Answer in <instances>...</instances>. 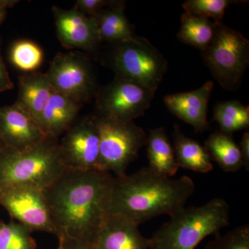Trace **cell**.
Instances as JSON below:
<instances>
[{
  "instance_id": "6da1fadb",
  "label": "cell",
  "mask_w": 249,
  "mask_h": 249,
  "mask_svg": "<svg viewBox=\"0 0 249 249\" xmlns=\"http://www.w3.org/2000/svg\"><path fill=\"white\" fill-rule=\"evenodd\" d=\"M113 178L98 170L67 169L44 190L59 240L93 246L108 215Z\"/></svg>"
},
{
  "instance_id": "7a4b0ae2",
  "label": "cell",
  "mask_w": 249,
  "mask_h": 249,
  "mask_svg": "<svg viewBox=\"0 0 249 249\" xmlns=\"http://www.w3.org/2000/svg\"><path fill=\"white\" fill-rule=\"evenodd\" d=\"M193 179L173 178L149 167L131 175L113 178L108 214H116L140 225L157 216L171 215L186 206L196 191Z\"/></svg>"
},
{
  "instance_id": "3957f363",
  "label": "cell",
  "mask_w": 249,
  "mask_h": 249,
  "mask_svg": "<svg viewBox=\"0 0 249 249\" xmlns=\"http://www.w3.org/2000/svg\"><path fill=\"white\" fill-rule=\"evenodd\" d=\"M150 238V249H195L230 223V207L222 198L178 210Z\"/></svg>"
},
{
  "instance_id": "277c9868",
  "label": "cell",
  "mask_w": 249,
  "mask_h": 249,
  "mask_svg": "<svg viewBox=\"0 0 249 249\" xmlns=\"http://www.w3.org/2000/svg\"><path fill=\"white\" fill-rule=\"evenodd\" d=\"M67 169L60 142L53 137L22 151L0 150V188L31 185L44 191Z\"/></svg>"
},
{
  "instance_id": "5b68a950",
  "label": "cell",
  "mask_w": 249,
  "mask_h": 249,
  "mask_svg": "<svg viewBox=\"0 0 249 249\" xmlns=\"http://www.w3.org/2000/svg\"><path fill=\"white\" fill-rule=\"evenodd\" d=\"M109 45L103 64L114 72L115 77L157 91L168 67L158 49L145 37L137 36Z\"/></svg>"
},
{
  "instance_id": "8992f818",
  "label": "cell",
  "mask_w": 249,
  "mask_h": 249,
  "mask_svg": "<svg viewBox=\"0 0 249 249\" xmlns=\"http://www.w3.org/2000/svg\"><path fill=\"white\" fill-rule=\"evenodd\" d=\"M100 134L97 170L115 178L126 175L127 167L146 145L145 131L133 122H121L93 116Z\"/></svg>"
},
{
  "instance_id": "52a82bcc",
  "label": "cell",
  "mask_w": 249,
  "mask_h": 249,
  "mask_svg": "<svg viewBox=\"0 0 249 249\" xmlns=\"http://www.w3.org/2000/svg\"><path fill=\"white\" fill-rule=\"evenodd\" d=\"M213 39L204 50L203 60L224 89L235 91L242 84L249 64V41L239 31L216 23Z\"/></svg>"
},
{
  "instance_id": "ba28073f",
  "label": "cell",
  "mask_w": 249,
  "mask_h": 249,
  "mask_svg": "<svg viewBox=\"0 0 249 249\" xmlns=\"http://www.w3.org/2000/svg\"><path fill=\"white\" fill-rule=\"evenodd\" d=\"M46 74L56 92L82 106L97 92L94 69L89 57L81 52L56 54Z\"/></svg>"
},
{
  "instance_id": "9c48e42d",
  "label": "cell",
  "mask_w": 249,
  "mask_h": 249,
  "mask_svg": "<svg viewBox=\"0 0 249 249\" xmlns=\"http://www.w3.org/2000/svg\"><path fill=\"white\" fill-rule=\"evenodd\" d=\"M155 92L134 82L115 77L98 89L95 96L97 116L121 122H133L150 107Z\"/></svg>"
},
{
  "instance_id": "30bf717a",
  "label": "cell",
  "mask_w": 249,
  "mask_h": 249,
  "mask_svg": "<svg viewBox=\"0 0 249 249\" xmlns=\"http://www.w3.org/2000/svg\"><path fill=\"white\" fill-rule=\"evenodd\" d=\"M0 206L32 231L55 235L43 190L31 185L0 188Z\"/></svg>"
},
{
  "instance_id": "8fae6325",
  "label": "cell",
  "mask_w": 249,
  "mask_h": 249,
  "mask_svg": "<svg viewBox=\"0 0 249 249\" xmlns=\"http://www.w3.org/2000/svg\"><path fill=\"white\" fill-rule=\"evenodd\" d=\"M60 145L68 169L97 170L100 134L93 116L72 124L65 132Z\"/></svg>"
},
{
  "instance_id": "7c38bea8",
  "label": "cell",
  "mask_w": 249,
  "mask_h": 249,
  "mask_svg": "<svg viewBox=\"0 0 249 249\" xmlns=\"http://www.w3.org/2000/svg\"><path fill=\"white\" fill-rule=\"evenodd\" d=\"M57 37L67 49L86 52L97 50L101 42L94 18L88 17L74 9L65 10L52 6Z\"/></svg>"
},
{
  "instance_id": "4fadbf2b",
  "label": "cell",
  "mask_w": 249,
  "mask_h": 249,
  "mask_svg": "<svg viewBox=\"0 0 249 249\" xmlns=\"http://www.w3.org/2000/svg\"><path fill=\"white\" fill-rule=\"evenodd\" d=\"M0 134L5 146L18 151L36 146L47 137L16 103L0 107Z\"/></svg>"
},
{
  "instance_id": "5bb4252c",
  "label": "cell",
  "mask_w": 249,
  "mask_h": 249,
  "mask_svg": "<svg viewBox=\"0 0 249 249\" xmlns=\"http://www.w3.org/2000/svg\"><path fill=\"white\" fill-rule=\"evenodd\" d=\"M213 87V83L209 81L194 91L168 95L164 98L165 106L174 115L193 127L196 132H204L209 129L208 107Z\"/></svg>"
},
{
  "instance_id": "9a60e30c",
  "label": "cell",
  "mask_w": 249,
  "mask_h": 249,
  "mask_svg": "<svg viewBox=\"0 0 249 249\" xmlns=\"http://www.w3.org/2000/svg\"><path fill=\"white\" fill-rule=\"evenodd\" d=\"M139 225L116 214H108L92 246L94 249H149L150 238L144 237Z\"/></svg>"
},
{
  "instance_id": "2e32d148",
  "label": "cell",
  "mask_w": 249,
  "mask_h": 249,
  "mask_svg": "<svg viewBox=\"0 0 249 249\" xmlns=\"http://www.w3.org/2000/svg\"><path fill=\"white\" fill-rule=\"evenodd\" d=\"M55 92L46 73L30 72L18 78V99L15 103L39 126L42 112Z\"/></svg>"
},
{
  "instance_id": "e0dca14e",
  "label": "cell",
  "mask_w": 249,
  "mask_h": 249,
  "mask_svg": "<svg viewBox=\"0 0 249 249\" xmlns=\"http://www.w3.org/2000/svg\"><path fill=\"white\" fill-rule=\"evenodd\" d=\"M83 106L65 95H52L42 112L39 127L47 137L58 138L73 124Z\"/></svg>"
},
{
  "instance_id": "ac0fdd59",
  "label": "cell",
  "mask_w": 249,
  "mask_h": 249,
  "mask_svg": "<svg viewBox=\"0 0 249 249\" xmlns=\"http://www.w3.org/2000/svg\"><path fill=\"white\" fill-rule=\"evenodd\" d=\"M101 42L118 43L135 36L134 26L124 13V1H115L94 17Z\"/></svg>"
},
{
  "instance_id": "d6986e66",
  "label": "cell",
  "mask_w": 249,
  "mask_h": 249,
  "mask_svg": "<svg viewBox=\"0 0 249 249\" xmlns=\"http://www.w3.org/2000/svg\"><path fill=\"white\" fill-rule=\"evenodd\" d=\"M173 142L178 168L199 173H208L213 169L211 156L206 147L184 135L178 124L174 126Z\"/></svg>"
},
{
  "instance_id": "ffe728a7",
  "label": "cell",
  "mask_w": 249,
  "mask_h": 249,
  "mask_svg": "<svg viewBox=\"0 0 249 249\" xmlns=\"http://www.w3.org/2000/svg\"><path fill=\"white\" fill-rule=\"evenodd\" d=\"M146 145L150 169L168 178L176 175L178 167L164 127L150 129Z\"/></svg>"
},
{
  "instance_id": "44dd1931",
  "label": "cell",
  "mask_w": 249,
  "mask_h": 249,
  "mask_svg": "<svg viewBox=\"0 0 249 249\" xmlns=\"http://www.w3.org/2000/svg\"><path fill=\"white\" fill-rule=\"evenodd\" d=\"M204 147L211 159L224 172L235 173L244 166L240 147L229 134L220 131L211 134L205 142Z\"/></svg>"
},
{
  "instance_id": "7402d4cb",
  "label": "cell",
  "mask_w": 249,
  "mask_h": 249,
  "mask_svg": "<svg viewBox=\"0 0 249 249\" xmlns=\"http://www.w3.org/2000/svg\"><path fill=\"white\" fill-rule=\"evenodd\" d=\"M181 21L178 34V40L201 51L204 50L213 39L216 22L185 13L181 16Z\"/></svg>"
},
{
  "instance_id": "603a6c76",
  "label": "cell",
  "mask_w": 249,
  "mask_h": 249,
  "mask_svg": "<svg viewBox=\"0 0 249 249\" xmlns=\"http://www.w3.org/2000/svg\"><path fill=\"white\" fill-rule=\"evenodd\" d=\"M213 120L219 124L220 132L231 135L249 127V106L237 101L218 103L214 107Z\"/></svg>"
},
{
  "instance_id": "cb8c5ba5",
  "label": "cell",
  "mask_w": 249,
  "mask_h": 249,
  "mask_svg": "<svg viewBox=\"0 0 249 249\" xmlns=\"http://www.w3.org/2000/svg\"><path fill=\"white\" fill-rule=\"evenodd\" d=\"M43 56L41 47L30 40L16 41L10 49L11 63L18 70L27 73L36 71L42 65Z\"/></svg>"
},
{
  "instance_id": "d4e9b609",
  "label": "cell",
  "mask_w": 249,
  "mask_h": 249,
  "mask_svg": "<svg viewBox=\"0 0 249 249\" xmlns=\"http://www.w3.org/2000/svg\"><path fill=\"white\" fill-rule=\"evenodd\" d=\"M31 231L30 229L16 221L5 224L0 232V249H36Z\"/></svg>"
},
{
  "instance_id": "484cf974",
  "label": "cell",
  "mask_w": 249,
  "mask_h": 249,
  "mask_svg": "<svg viewBox=\"0 0 249 249\" xmlns=\"http://www.w3.org/2000/svg\"><path fill=\"white\" fill-rule=\"evenodd\" d=\"M238 2L231 0H188L183 4L185 14L196 17L213 18L216 23L222 22L228 6Z\"/></svg>"
},
{
  "instance_id": "4316f807",
  "label": "cell",
  "mask_w": 249,
  "mask_h": 249,
  "mask_svg": "<svg viewBox=\"0 0 249 249\" xmlns=\"http://www.w3.org/2000/svg\"><path fill=\"white\" fill-rule=\"evenodd\" d=\"M204 249H249V226H240L224 235H217Z\"/></svg>"
},
{
  "instance_id": "83f0119b",
  "label": "cell",
  "mask_w": 249,
  "mask_h": 249,
  "mask_svg": "<svg viewBox=\"0 0 249 249\" xmlns=\"http://www.w3.org/2000/svg\"><path fill=\"white\" fill-rule=\"evenodd\" d=\"M114 2L115 1L109 0H78L74 9L88 17L93 18L100 11L111 6Z\"/></svg>"
},
{
  "instance_id": "f1b7e54d",
  "label": "cell",
  "mask_w": 249,
  "mask_h": 249,
  "mask_svg": "<svg viewBox=\"0 0 249 249\" xmlns=\"http://www.w3.org/2000/svg\"><path fill=\"white\" fill-rule=\"evenodd\" d=\"M1 38H0V92L12 89L14 84L11 81L9 72L1 54Z\"/></svg>"
},
{
  "instance_id": "f546056e",
  "label": "cell",
  "mask_w": 249,
  "mask_h": 249,
  "mask_svg": "<svg viewBox=\"0 0 249 249\" xmlns=\"http://www.w3.org/2000/svg\"><path fill=\"white\" fill-rule=\"evenodd\" d=\"M240 150L243 160L244 166L246 169L249 170V133L246 132L243 134L240 142Z\"/></svg>"
},
{
  "instance_id": "4dcf8cb0",
  "label": "cell",
  "mask_w": 249,
  "mask_h": 249,
  "mask_svg": "<svg viewBox=\"0 0 249 249\" xmlns=\"http://www.w3.org/2000/svg\"><path fill=\"white\" fill-rule=\"evenodd\" d=\"M19 2L18 0H0V26L7 16V11Z\"/></svg>"
},
{
  "instance_id": "1f68e13d",
  "label": "cell",
  "mask_w": 249,
  "mask_h": 249,
  "mask_svg": "<svg viewBox=\"0 0 249 249\" xmlns=\"http://www.w3.org/2000/svg\"><path fill=\"white\" fill-rule=\"evenodd\" d=\"M59 242H61L64 246L66 247L67 249H94L93 248L92 246L79 245V244L74 243H66V242H64L60 240H59Z\"/></svg>"
},
{
  "instance_id": "d6a6232c",
  "label": "cell",
  "mask_w": 249,
  "mask_h": 249,
  "mask_svg": "<svg viewBox=\"0 0 249 249\" xmlns=\"http://www.w3.org/2000/svg\"><path fill=\"white\" fill-rule=\"evenodd\" d=\"M4 147H6L5 146L4 142H3L2 139H1V134H0V150H2V149H4Z\"/></svg>"
},
{
  "instance_id": "836d02e7",
  "label": "cell",
  "mask_w": 249,
  "mask_h": 249,
  "mask_svg": "<svg viewBox=\"0 0 249 249\" xmlns=\"http://www.w3.org/2000/svg\"><path fill=\"white\" fill-rule=\"evenodd\" d=\"M58 249H67L66 247L64 246L63 244L61 242H59V246Z\"/></svg>"
},
{
  "instance_id": "e575fe53",
  "label": "cell",
  "mask_w": 249,
  "mask_h": 249,
  "mask_svg": "<svg viewBox=\"0 0 249 249\" xmlns=\"http://www.w3.org/2000/svg\"><path fill=\"white\" fill-rule=\"evenodd\" d=\"M4 223L2 222V221L0 219V232H1V230H2L3 227L4 226Z\"/></svg>"
}]
</instances>
